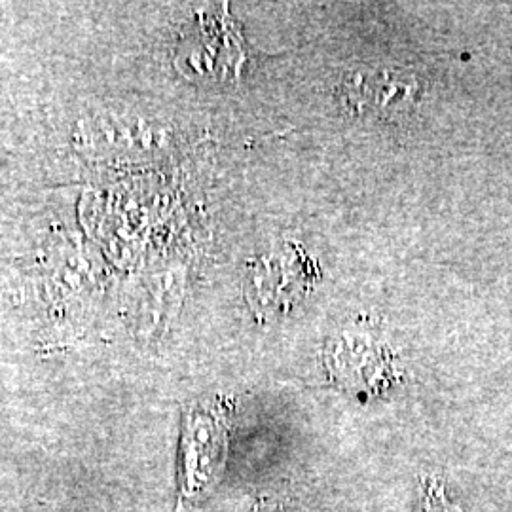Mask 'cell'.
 Returning <instances> with one entry per match:
<instances>
[{
  "label": "cell",
  "mask_w": 512,
  "mask_h": 512,
  "mask_svg": "<svg viewBox=\"0 0 512 512\" xmlns=\"http://www.w3.org/2000/svg\"><path fill=\"white\" fill-rule=\"evenodd\" d=\"M340 95L355 116L399 120L418 105L420 84L414 74L397 69H357L342 80Z\"/></svg>",
  "instance_id": "6da1fadb"
},
{
  "label": "cell",
  "mask_w": 512,
  "mask_h": 512,
  "mask_svg": "<svg viewBox=\"0 0 512 512\" xmlns=\"http://www.w3.org/2000/svg\"><path fill=\"white\" fill-rule=\"evenodd\" d=\"M330 376L349 395L370 399L380 395L393 380V365L387 349L363 336H340L325 351Z\"/></svg>",
  "instance_id": "7a4b0ae2"
},
{
  "label": "cell",
  "mask_w": 512,
  "mask_h": 512,
  "mask_svg": "<svg viewBox=\"0 0 512 512\" xmlns=\"http://www.w3.org/2000/svg\"><path fill=\"white\" fill-rule=\"evenodd\" d=\"M308 256L285 249L258 258L249 277V300L262 313H283L293 308L310 287Z\"/></svg>",
  "instance_id": "3957f363"
},
{
  "label": "cell",
  "mask_w": 512,
  "mask_h": 512,
  "mask_svg": "<svg viewBox=\"0 0 512 512\" xmlns=\"http://www.w3.org/2000/svg\"><path fill=\"white\" fill-rule=\"evenodd\" d=\"M421 512H463V509L448 497L444 482H440L439 478H429L423 488Z\"/></svg>",
  "instance_id": "277c9868"
}]
</instances>
